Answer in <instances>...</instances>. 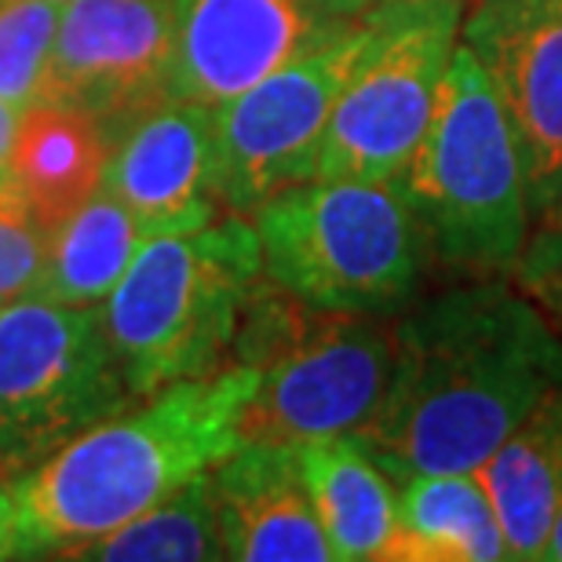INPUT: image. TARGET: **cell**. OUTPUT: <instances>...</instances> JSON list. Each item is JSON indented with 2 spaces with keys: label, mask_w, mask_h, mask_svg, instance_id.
<instances>
[{
  "label": "cell",
  "mask_w": 562,
  "mask_h": 562,
  "mask_svg": "<svg viewBox=\"0 0 562 562\" xmlns=\"http://www.w3.org/2000/svg\"><path fill=\"white\" fill-rule=\"evenodd\" d=\"M114 139L172 99V0H63L44 95Z\"/></svg>",
  "instance_id": "10"
},
{
  "label": "cell",
  "mask_w": 562,
  "mask_h": 562,
  "mask_svg": "<svg viewBox=\"0 0 562 562\" xmlns=\"http://www.w3.org/2000/svg\"><path fill=\"white\" fill-rule=\"evenodd\" d=\"M59 4H63V0H59Z\"/></svg>",
  "instance_id": "28"
},
{
  "label": "cell",
  "mask_w": 562,
  "mask_h": 562,
  "mask_svg": "<svg viewBox=\"0 0 562 562\" xmlns=\"http://www.w3.org/2000/svg\"><path fill=\"white\" fill-rule=\"evenodd\" d=\"M19 110L0 99V183H11V146H15Z\"/></svg>",
  "instance_id": "25"
},
{
  "label": "cell",
  "mask_w": 562,
  "mask_h": 562,
  "mask_svg": "<svg viewBox=\"0 0 562 562\" xmlns=\"http://www.w3.org/2000/svg\"><path fill=\"white\" fill-rule=\"evenodd\" d=\"M307 486L333 555L340 562L384 559L398 526V482L358 435L314 438L296 446Z\"/></svg>",
  "instance_id": "16"
},
{
  "label": "cell",
  "mask_w": 562,
  "mask_h": 562,
  "mask_svg": "<svg viewBox=\"0 0 562 562\" xmlns=\"http://www.w3.org/2000/svg\"><path fill=\"white\" fill-rule=\"evenodd\" d=\"M139 227L150 234H179L220 220L216 165V106L165 99L143 110L110 139L103 183Z\"/></svg>",
  "instance_id": "13"
},
{
  "label": "cell",
  "mask_w": 562,
  "mask_h": 562,
  "mask_svg": "<svg viewBox=\"0 0 562 562\" xmlns=\"http://www.w3.org/2000/svg\"><path fill=\"white\" fill-rule=\"evenodd\" d=\"M464 0H380L333 106L314 179H398L420 146L460 44Z\"/></svg>",
  "instance_id": "7"
},
{
  "label": "cell",
  "mask_w": 562,
  "mask_h": 562,
  "mask_svg": "<svg viewBox=\"0 0 562 562\" xmlns=\"http://www.w3.org/2000/svg\"><path fill=\"white\" fill-rule=\"evenodd\" d=\"M48 231L11 183H0V303L30 296L44 274Z\"/></svg>",
  "instance_id": "22"
},
{
  "label": "cell",
  "mask_w": 562,
  "mask_h": 562,
  "mask_svg": "<svg viewBox=\"0 0 562 562\" xmlns=\"http://www.w3.org/2000/svg\"><path fill=\"white\" fill-rule=\"evenodd\" d=\"M19 475L0 468V562L26 559V537L19 522Z\"/></svg>",
  "instance_id": "24"
},
{
  "label": "cell",
  "mask_w": 562,
  "mask_h": 562,
  "mask_svg": "<svg viewBox=\"0 0 562 562\" xmlns=\"http://www.w3.org/2000/svg\"><path fill=\"white\" fill-rule=\"evenodd\" d=\"M256 373L231 362L99 420L19 475L26 559H77L241 446Z\"/></svg>",
  "instance_id": "2"
},
{
  "label": "cell",
  "mask_w": 562,
  "mask_h": 562,
  "mask_svg": "<svg viewBox=\"0 0 562 562\" xmlns=\"http://www.w3.org/2000/svg\"><path fill=\"white\" fill-rule=\"evenodd\" d=\"M398 183L427 234L431 263L468 278L515 271L533 223L526 168L501 99L464 44Z\"/></svg>",
  "instance_id": "6"
},
{
  "label": "cell",
  "mask_w": 562,
  "mask_h": 562,
  "mask_svg": "<svg viewBox=\"0 0 562 562\" xmlns=\"http://www.w3.org/2000/svg\"><path fill=\"white\" fill-rule=\"evenodd\" d=\"M355 19L333 0H172V95L220 106Z\"/></svg>",
  "instance_id": "12"
},
{
  "label": "cell",
  "mask_w": 562,
  "mask_h": 562,
  "mask_svg": "<svg viewBox=\"0 0 562 562\" xmlns=\"http://www.w3.org/2000/svg\"><path fill=\"white\" fill-rule=\"evenodd\" d=\"M460 44L501 99L537 216L562 190V0H464Z\"/></svg>",
  "instance_id": "11"
},
{
  "label": "cell",
  "mask_w": 562,
  "mask_h": 562,
  "mask_svg": "<svg viewBox=\"0 0 562 562\" xmlns=\"http://www.w3.org/2000/svg\"><path fill=\"white\" fill-rule=\"evenodd\" d=\"M132 402L99 307L37 292L0 303V468L26 475Z\"/></svg>",
  "instance_id": "8"
},
{
  "label": "cell",
  "mask_w": 562,
  "mask_h": 562,
  "mask_svg": "<svg viewBox=\"0 0 562 562\" xmlns=\"http://www.w3.org/2000/svg\"><path fill=\"white\" fill-rule=\"evenodd\" d=\"M544 559L562 562V504H559V515H555V526H552V537H548V552Z\"/></svg>",
  "instance_id": "26"
},
{
  "label": "cell",
  "mask_w": 562,
  "mask_h": 562,
  "mask_svg": "<svg viewBox=\"0 0 562 562\" xmlns=\"http://www.w3.org/2000/svg\"><path fill=\"white\" fill-rule=\"evenodd\" d=\"M77 559L88 562H212L227 559L223 552L220 508L212 490V471L190 479L172 497L157 501L132 522L117 526L92 544H85Z\"/></svg>",
  "instance_id": "20"
},
{
  "label": "cell",
  "mask_w": 562,
  "mask_h": 562,
  "mask_svg": "<svg viewBox=\"0 0 562 562\" xmlns=\"http://www.w3.org/2000/svg\"><path fill=\"white\" fill-rule=\"evenodd\" d=\"M223 552L238 562H336L303 486L296 446L241 442L212 468Z\"/></svg>",
  "instance_id": "14"
},
{
  "label": "cell",
  "mask_w": 562,
  "mask_h": 562,
  "mask_svg": "<svg viewBox=\"0 0 562 562\" xmlns=\"http://www.w3.org/2000/svg\"><path fill=\"white\" fill-rule=\"evenodd\" d=\"M562 380V333L504 278H468L395 318V362L358 435L395 482L479 471Z\"/></svg>",
  "instance_id": "1"
},
{
  "label": "cell",
  "mask_w": 562,
  "mask_h": 562,
  "mask_svg": "<svg viewBox=\"0 0 562 562\" xmlns=\"http://www.w3.org/2000/svg\"><path fill=\"white\" fill-rule=\"evenodd\" d=\"M110 139L74 106L41 99L19 114L11 146V187L19 190L44 231L59 227L103 183Z\"/></svg>",
  "instance_id": "17"
},
{
  "label": "cell",
  "mask_w": 562,
  "mask_h": 562,
  "mask_svg": "<svg viewBox=\"0 0 562 562\" xmlns=\"http://www.w3.org/2000/svg\"><path fill=\"white\" fill-rule=\"evenodd\" d=\"M231 362L256 373L241 442L362 435L391 380L395 314L314 307L260 278L245 300Z\"/></svg>",
  "instance_id": "4"
},
{
  "label": "cell",
  "mask_w": 562,
  "mask_h": 562,
  "mask_svg": "<svg viewBox=\"0 0 562 562\" xmlns=\"http://www.w3.org/2000/svg\"><path fill=\"white\" fill-rule=\"evenodd\" d=\"M387 562H497L508 559L497 512L475 471H438L398 482V526Z\"/></svg>",
  "instance_id": "18"
},
{
  "label": "cell",
  "mask_w": 562,
  "mask_h": 562,
  "mask_svg": "<svg viewBox=\"0 0 562 562\" xmlns=\"http://www.w3.org/2000/svg\"><path fill=\"white\" fill-rule=\"evenodd\" d=\"M139 220L103 187L48 231V256L37 281V296L70 307H99L146 245Z\"/></svg>",
  "instance_id": "19"
},
{
  "label": "cell",
  "mask_w": 562,
  "mask_h": 562,
  "mask_svg": "<svg viewBox=\"0 0 562 562\" xmlns=\"http://www.w3.org/2000/svg\"><path fill=\"white\" fill-rule=\"evenodd\" d=\"M263 278L252 223L234 212L194 231L154 234L99 303L132 398L231 366L245 300Z\"/></svg>",
  "instance_id": "3"
},
{
  "label": "cell",
  "mask_w": 562,
  "mask_h": 562,
  "mask_svg": "<svg viewBox=\"0 0 562 562\" xmlns=\"http://www.w3.org/2000/svg\"><path fill=\"white\" fill-rule=\"evenodd\" d=\"M366 44V15L216 106L220 201L249 220L267 198L314 179L333 106Z\"/></svg>",
  "instance_id": "9"
},
{
  "label": "cell",
  "mask_w": 562,
  "mask_h": 562,
  "mask_svg": "<svg viewBox=\"0 0 562 562\" xmlns=\"http://www.w3.org/2000/svg\"><path fill=\"white\" fill-rule=\"evenodd\" d=\"M333 4L340 11H347V15H366V11L373 4H380V0H333Z\"/></svg>",
  "instance_id": "27"
},
{
  "label": "cell",
  "mask_w": 562,
  "mask_h": 562,
  "mask_svg": "<svg viewBox=\"0 0 562 562\" xmlns=\"http://www.w3.org/2000/svg\"><path fill=\"white\" fill-rule=\"evenodd\" d=\"M263 278L329 311L398 314L431 245L398 179H303L249 216Z\"/></svg>",
  "instance_id": "5"
},
{
  "label": "cell",
  "mask_w": 562,
  "mask_h": 562,
  "mask_svg": "<svg viewBox=\"0 0 562 562\" xmlns=\"http://www.w3.org/2000/svg\"><path fill=\"white\" fill-rule=\"evenodd\" d=\"M512 278L562 329V190L533 216Z\"/></svg>",
  "instance_id": "23"
},
{
  "label": "cell",
  "mask_w": 562,
  "mask_h": 562,
  "mask_svg": "<svg viewBox=\"0 0 562 562\" xmlns=\"http://www.w3.org/2000/svg\"><path fill=\"white\" fill-rule=\"evenodd\" d=\"M59 15V0H0V99L19 114L44 95Z\"/></svg>",
  "instance_id": "21"
},
{
  "label": "cell",
  "mask_w": 562,
  "mask_h": 562,
  "mask_svg": "<svg viewBox=\"0 0 562 562\" xmlns=\"http://www.w3.org/2000/svg\"><path fill=\"white\" fill-rule=\"evenodd\" d=\"M475 475L497 512L508 559H544L562 504V380L537 398Z\"/></svg>",
  "instance_id": "15"
}]
</instances>
